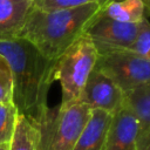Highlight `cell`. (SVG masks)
Returning <instances> with one entry per match:
<instances>
[{
	"instance_id": "obj_1",
	"label": "cell",
	"mask_w": 150,
	"mask_h": 150,
	"mask_svg": "<svg viewBox=\"0 0 150 150\" xmlns=\"http://www.w3.org/2000/svg\"><path fill=\"white\" fill-rule=\"evenodd\" d=\"M0 54L11 68L12 103L19 115L36 125L49 108L47 97L55 81V60L46 57L23 38L0 40Z\"/></svg>"
},
{
	"instance_id": "obj_2",
	"label": "cell",
	"mask_w": 150,
	"mask_h": 150,
	"mask_svg": "<svg viewBox=\"0 0 150 150\" xmlns=\"http://www.w3.org/2000/svg\"><path fill=\"white\" fill-rule=\"evenodd\" d=\"M102 8L98 4L62 9H40L33 6L19 38L29 41L46 57L56 60L86 34Z\"/></svg>"
},
{
	"instance_id": "obj_3",
	"label": "cell",
	"mask_w": 150,
	"mask_h": 150,
	"mask_svg": "<svg viewBox=\"0 0 150 150\" xmlns=\"http://www.w3.org/2000/svg\"><path fill=\"white\" fill-rule=\"evenodd\" d=\"M90 111L91 109L79 100L48 108L42 120L34 125L39 150H73Z\"/></svg>"
},
{
	"instance_id": "obj_4",
	"label": "cell",
	"mask_w": 150,
	"mask_h": 150,
	"mask_svg": "<svg viewBox=\"0 0 150 150\" xmlns=\"http://www.w3.org/2000/svg\"><path fill=\"white\" fill-rule=\"evenodd\" d=\"M97 55L95 43L86 33L55 60L54 80L61 86V103L79 100L88 76L95 68Z\"/></svg>"
},
{
	"instance_id": "obj_5",
	"label": "cell",
	"mask_w": 150,
	"mask_h": 150,
	"mask_svg": "<svg viewBox=\"0 0 150 150\" xmlns=\"http://www.w3.org/2000/svg\"><path fill=\"white\" fill-rule=\"evenodd\" d=\"M95 69L112 80L123 93L150 84V61L131 49L97 50Z\"/></svg>"
},
{
	"instance_id": "obj_6",
	"label": "cell",
	"mask_w": 150,
	"mask_h": 150,
	"mask_svg": "<svg viewBox=\"0 0 150 150\" xmlns=\"http://www.w3.org/2000/svg\"><path fill=\"white\" fill-rule=\"evenodd\" d=\"M139 23H127L112 20L102 13L87 29L97 50L103 49H130L137 38Z\"/></svg>"
},
{
	"instance_id": "obj_7",
	"label": "cell",
	"mask_w": 150,
	"mask_h": 150,
	"mask_svg": "<svg viewBox=\"0 0 150 150\" xmlns=\"http://www.w3.org/2000/svg\"><path fill=\"white\" fill-rule=\"evenodd\" d=\"M79 101L90 109H101L114 115L124 104V93L112 80L94 68L81 90Z\"/></svg>"
},
{
	"instance_id": "obj_8",
	"label": "cell",
	"mask_w": 150,
	"mask_h": 150,
	"mask_svg": "<svg viewBox=\"0 0 150 150\" xmlns=\"http://www.w3.org/2000/svg\"><path fill=\"white\" fill-rule=\"evenodd\" d=\"M139 122L135 114L122 107L112 115L104 150H137Z\"/></svg>"
},
{
	"instance_id": "obj_9",
	"label": "cell",
	"mask_w": 150,
	"mask_h": 150,
	"mask_svg": "<svg viewBox=\"0 0 150 150\" xmlns=\"http://www.w3.org/2000/svg\"><path fill=\"white\" fill-rule=\"evenodd\" d=\"M111 120L112 114L101 109H91L73 150H104Z\"/></svg>"
},
{
	"instance_id": "obj_10",
	"label": "cell",
	"mask_w": 150,
	"mask_h": 150,
	"mask_svg": "<svg viewBox=\"0 0 150 150\" xmlns=\"http://www.w3.org/2000/svg\"><path fill=\"white\" fill-rule=\"evenodd\" d=\"M32 7V0H0V40L19 38Z\"/></svg>"
},
{
	"instance_id": "obj_11",
	"label": "cell",
	"mask_w": 150,
	"mask_h": 150,
	"mask_svg": "<svg viewBox=\"0 0 150 150\" xmlns=\"http://www.w3.org/2000/svg\"><path fill=\"white\" fill-rule=\"evenodd\" d=\"M101 13L112 20L127 23H139L146 18L143 0H111L103 6Z\"/></svg>"
},
{
	"instance_id": "obj_12",
	"label": "cell",
	"mask_w": 150,
	"mask_h": 150,
	"mask_svg": "<svg viewBox=\"0 0 150 150\" xmlns=\"http://www.w3.org/2000/svg\"><path fill=\"white\" fill-rule=\"evenodd\" d=\"M124 107L131 110L139 122V132L150 127V84L124 93Z\"/></svg>"
},
{
	"instance_id": "obj_13",
	"label": "cell",
	"mask_w": 150,
	"mask_h": 150,
	"mask_svg": "<svg viewBox=\"0 0 150 150\" xmlns=\"http://www.w3.org/2000/svg\"><path fill=\"white\" fill-rule=\"evenodd\" d=\"M9 150H39L36 128L22 115H18Z\"/></svg>"
},
{
	"instance_id": "obj_14",
	"label": "cell",
	"mask_w": 150,
	"mask_h": 150,
	"mask_svg": "<svg viewBox=\"0 0 150 150\" xmlns=\"http://www.w3.org/2000/svg\"><path fill=\"white\" fill-rule=\"evenodd\" d=\"M18 115V110L12 102H0V144L11 143Z\"/></svg>"
},
{
	"instance_id": "obj_15",
	"label": "cell",
	"mask_w": 150,
	"mask_h": 150,
	"mask_svg": "<svg viewBox=\"0 0 150 150\" xmlns=\"http://www.w3.org/2000/svg\"><path fill=\"white\" fill-rule=\"evenodd\" d=\"M111 0H34L33 6L40 9H62L86 6L90 4H98L104 6Z\"/></svg>"
},
{
	"instance_id": "obj_16",
	"label": "cell",
	"mask_w": 150,
	"mask_h": 150,
	"mask_svg": "<svg viewBox=\"0 0 150 150\" xmlns=\"http://www.w3.org/2000/svg\"><path fill=\"white\" fill-rule=\"evenodd\" d=\"M130 49L150 61V22L148 18L142 20L137 38Z\"/></svg>"
},
{
	"instance_id": "obj_17",
	"label": "cell",
	"mask_w": 150,
	"mask_h": 150,
	"mask_svg": "<svg viewBox=\"0 0 150 150\" xmlns=\"http://www.w3.org/2000/svg\"><path fill=\"white\" fill-rule=\"evenodd\" d=\"M0 102H12V74L6 59L0 54Z\"/></svg>"
},
{
	"instance_id": "obj_18",
	"label": "cell",
	"mask_w": 150,
	"mask_h": 150,
	"mask_svg": "<svg viewBox=\"0 0 150 150\" xmlns=\"http://www.w3.org/2000/svg\"><path fill=\"white\" fill-rule=\"evenodd\" d=\"M137 150H150V127L138 132Z\"/></svg>"
},
{
	"instance_id": "obj_19",
	"label": "cell",
	"mask_w": 150,
	"mask_h": 150,
	"mask_svg": "<svg viewBox=\"0 0 150 150\" xmlns=\"http://www.w3.org/2000/svg\"><path fill=\"white\" fill-rule=\"evenodd\" d=\"M144 6H145V14L150 16V0H143Z\"/></svg>"
},
{
	"instance_id": "obj_20",
	"label": "cell",
	"mask_w": 150,
	"mask_h": 150,
	"mask_svg": "<svg viewBox=\"0 0 150 150\" xmlns=\"http://www.w3.org/2000/svg\"><path fill=\"white\" fill-rule=\"evenodd\" d=\"M0 150H9V143H2V144H0Z\"/></svg>"
},
{
	"instance_id": "obj_21",
	"label": "cell",
	"mask_w": 150,
	"mask_h": 150,
	"mask_svg": "<svg viewBox=\"0 0 150 150\" xmlns=\"http://www.w3.org/2000/svg\"><path fill=\"white\" fill-rule=\"evenodd\" d=\"M32 1H34V0H32Z\"/></svg>"
}]
</instances>
